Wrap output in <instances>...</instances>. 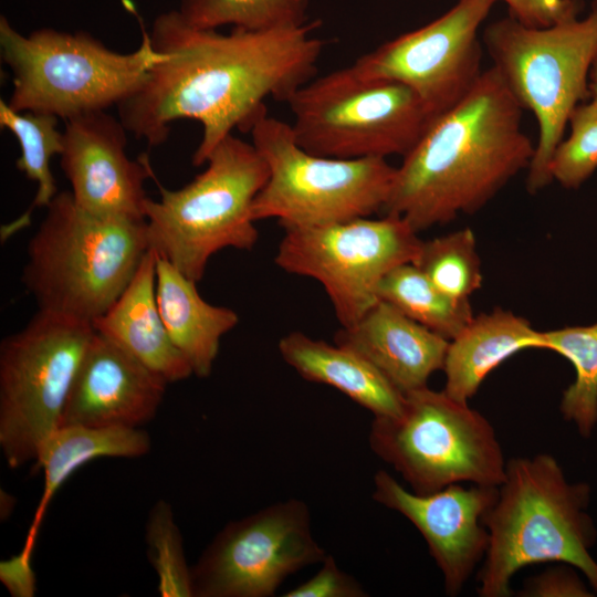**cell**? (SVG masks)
Returning <instances> with one entry per match:
<instances>
[{
	"label": "cell",
	"instance_id": "21",
	"mask_svg": "<svg viewBox=\"0 0 597 597\" xmlns=\"http://www.w3.org/2000/svg\"><path fill=\"white\" fill-rule=\"evenodd\" d=\"M283 360L300 376L336 388L374 417L397 415L401 394L373 364L354 349L291 332L279 342Z\"/></svg>",
	"mask_w": 597,
	"mask_h": 597
},
{
	"label": "cell",
	"instance_id": "34",
	"mask_svg": "<svg viewBox=\"0 0 597 597\" xmlns=\"http://www.w3.org/2000/svg\"><path fill=\"white\" fill-rule=\"evenodd\" d=\"M0 578L13 596H33L35 582L32 564L19 555L1 562Z\"/></svg>",
	"mask_w": 597,
	"mask_h": 597
},
{
	"label": "cell",
	"instance_id": "8",
	"mask_svg": "<svg viewBox=\"0 0 597 597\" xmlns=\"http://www.w3.org/2000/svg\"><path fill=\"white\" fill-rule=\"evenodd\" d=\"M368 442L417 494L462 482L500 486L505 479L504 454L488 419L428 386L404 394L397 415L374 417Z\"/></svg>",
	"mask_w": 597,
	"mask_h": 597
},
{
	"label": "cell",
	"instance_id": "3",
	"mask_svg": "<svg viewBox=\"0 0 597 597\" xmlns=\"http://www.w3.org/2000/svg\"><path fill=\"white\" fill-rule=\"evenodd\" d=\"M589 486L567 482L549 454L506 462L499 496L483 519L489 546L479 572V595L507 597L515 573L528 565L561 562L579 568L597 591L596 538L586 513Z\"/></svg>",
	"mask_w": 597,
	"mask_h": 597
},
{
	"label": "cell",
	"instance_id": "18",
	"mask_svg": "<svg viewBox=\"0 0 597 597\" xmlns=\"http://www.w3.org/2000/svg\"><path fill=\"white\" fill-rule=\"evenodd\" d=\"M335 342L364 356L406 394L426 387L443 368L450 341L378 301L356 323L342 327Z\"/></svg>",
	"mask_w": 597,
	"mask_h": 597
},
{
	"label": "cell",
	"instance_id": "4",
	"mask_svg": "<svg viewBox=\"0 0 597 597\" xmlns=\"http://www.w3.org/2000/svg\"><path fill=\"white\" fill-rule=\"evenodd\" d=\"M30 239L21 281L39 311L92 324L149 250L145 220L104 217L59 191Z\"/></svg>",
	"mask_w": 597,
	"mask_h": 597
},
{
	"label": "cell",
	"instance_id": "22",
	"mask_svg": "<svg viewBox=\"0 0 597 597\" xmlns=\"http://www.w3.org/2000/svg\"><path fill=\"white\" fill-rule=\"evenodd\" d=\"M542 332L511 311L495 308L473 316L472 321L449 342L443 370L444 391L468 402L483 380L499 365L516 353L542 348Z\"/></svg>",
	"mask_w": 597,
	"mask_h": 597
},
{
	"label": "cell",
	"instance_id": "12",
	"mask_svg": "<svg viewBox=\"0 0 597 597\" xmlns=\"http://www.w3.org/2000/svg\"><path fill=\"white\" fill-rule=\"evenodd\" d=\"M284 231L275 264L320 282L342 327L378 302L380 281L398 265L413 262L422 242L405 219L392 214Z\"/></svg>",
	"mask_w": 597,
	"mask_h": 597
},
{
	"label": "cell",
	"instance_id": "2",
	"mask_svg": "<svg viewBox=\"0 0 597 597\" xmlns=\"http://www.w3.org/2000/svg\"><path fill=\"white\" fill-rule=\"evenodd\" d=\"M523 111L495 67L484 70L402 157L381 212L419 232L480 210L532 161Z\"/></svg>",
	"mask_w": 597,
	"mask_h": 597
},
{
	"label": "cell",
	"instance_id": "1",
	"mask_svg": "<svg viewBox=\"0 0 597 597\" xmlns=\"http://www.w3.org/2000/svg\"><path fill=\"white\" fill-rule=\"evenodd\" d=\"M314 27L221 33L190 24L177 9L163 12L148 32L163 59L116 106L118 118L149 148L168 139L172 123L199 122L202 136L191 163L201 166L234 128L249 133L268 113V97L285 103L316 76L324 43Z\"/></svg>",
	"mask_w": 597,
	"mask_h": 597
},
{
	"label": "cell",
	"instance_id": "15",
	"mask_svg": "<svg viewBox=\"0 0 597 597\" xmlns=\"http://www.w3.org/2000/svg\"><path fill=\"white\" fill-rule=\"evenodd\" d=\"M499 496V486L460 483L437 492L406 490L388 472L374 476L373 499L408 519L427 542L442 573L446 593L461 591L476 565L485 557L489 532L483 519Z\"/></svg>",
	"mask_w": 597,
	"mask_h": 597
},
{
	"label": "cell",
	"instance_id": "5",
	"mask_svg": "<svg viewBox=\"0 0 597 597\" xmlns=\"http://www.w3.org/2000/svg\"><path fill=\"white\" fill-rule=\"evenodd\" d=\"M0 53L12 75L9 106L63 121L117 106L163 59L146 31L136 50L121 53L85 31L42 28L24 35L4 15Z\"/></svg>",
	"mask_w": 597,
	"mask_h": 597
},
{
	"label": "cell",
	"instance_id": "29",
	"mask_svg": "<svg viewBox=\"0 0 597 597\" xmlns=\"http://www.w3.org/2000/svg\"><path fill=\"white\" fill-rule=\"evenodd\" d=\"M148 559L158 577L161 597H193L191 567L184 551L181 532L171 505L158 500L150 509L145 527Z\"/></svg>",
	"mask_w": 597,
	"mask_h": 597
},
{
	"label": "cell",
	"instance_id": "11",
	"mask_svg": "<svg viewBox=\"0 0 597 597\" xmlns=\"http://www.w3.org/2000/svg\"><path fill=\"white\" fill-rule=\"evenodd\" d=\"M92 324L39 311L0 344V448L7 464L35 462L61 426Z\"/></svg>",
	"mask_w": 597,
	"mask_h": 597
},
{
	"label": "cell",
	"instance_id": "6",
	"mask_svg": "<svg viewBox=\"0 0 597 597\" xmlns=\"http://www.w3.org/2000/svg\"><path fill=\"white\" fill-rule=\"evenodd\" d=\"M206 165L179 189L158 184L159 199L148 197L145 205L149 249L196 282L218 251L255 245L252 205L269 177L254 145L233 134L217 145Z\"/></svg>",
	"mask_w": 597,
	"mask_h": 597
},
{
	"label": "cell",
	"instance_id": "10",
	"mask_svg": "<svg viewBox=\"0 0 597 597\" xmlns=\"http://www.w3.org/2000/svg\"><path fill=\"white\" fill-rule=\"evenodd\" d=\"M249 133L269 167V177L252 205L255 222L276 219L286 230L383 211L396 171L387 158L312 154L296 143L291 124L268 113Z\"/></svg>",
	"mask_w": 597,
	"mask_h": 597
},
{
	"label": "cell",
	"instance_id": "16",
	"mask_svg": "<svg viewBox=\"0 0 597 597\" xmlns=\"http://www.w3.org/2000/svg\"><path fill=\"white\" fill-rule=\"evenodd\" d=\"M127 129L106 111L64 121L62 171L74 201L104 217L145 220V180L153 177L148 158L126 154Z\"/></svg>",
	"mask_w": 597,
	"mask_h": 597
},
{
	"label": "cell",
	"instance_id": "32",
	"mask_svg": "<svg viewBox=\"0 0 597 597\" xmlns=\"http://www.w3.org/2000/svg\"><path fill=\"white\" fill-rule=\"evenodd\" d=\"M511 18L520 23L545 28L576 18L582 8V0H503Z\"/></svg>",
	"mask_w": 597,
	"mask_h": 597
},
{
	"label": "cell",
	"instance_id": "24",
	"mask_svg": "<svg viewBox=\"0 0 597 597\" xmlns=\"http://www.w3.org/2000/svg\"><path fill=\"white\" fill-rule=\"evenodd\" d=\"M59 119L50 114L18 112L0 101V126L15 136L20 147L15 166L36 184L30 207L14 221L1 227V241L27 228L33 210L45 208L59 193L51 169L52 158L60 156L63 149V130L59 129Z\"/></svg>",
	"mask_w": 597,
	"mask_h": 597
},
{
	"label": "cell",
	"instance_id": "35",
	"mask_svg": "<svg viewBox=\"0 0 597 597\" xmlns=\"http://www.w3.org/2000/svg\"><path fill=\"white\" fill-rule=\"evenodd\" d=\"M589 98L597 101V55L591 64L588 77Z\"/></svg>",
	"mask_w": 597,
	"mask_h": 597
},
{
	"label": "cell",
	"instance_id": "13",
	"mask_svg": "<svg viewBox=\"0 0 597 597\" xmlns=\"http://www.w3.org/2000/svg\"><path fill=\"white\" fill-rule=\"evenodd\" d=\"M326 556L305 502L281 501L228 523L191 567L193 597H270Z\"/></svg>",
	"mask_w": 597,
	"mask_h": 597
},
{
	"label": "cell",
	"instance_id": "23",
	"mask_svg": "<svg viewBox=\"0 0 597 597\" xmlns=\"http://www.w3.org/2000/svg\"><path fill=\"white\" fill-rule=\"evenodd\" d=\"M149 434L140 428L60 426L43 444L34 467L43 471V489L20 556L31 562L45 512L61 485L82 465L98 458H139L149 452Z\"/></svg>",
	"mask_w": 597,
	"mask_h": 597
},
{
	"label": "cell",
	"instance_id": "14",
	"mask_svg": "<svg viewBox=\"0 0 597 597\" xmlns=\"http://www.w3.org/2000/svg\"><path fill=\"white\" fill-rule=\"evenodd\" d=\"M498 1L458 0L438 19L380 44L352 65L365 77L408 86L434 119L458 104L480 78L478 31Z\"/></svg>",
	"mask_w": 597,
	"mask_h": 597
},
{
	"label": "cell",
	"instance_id": "31",
	"mask_svg": "<svg viewBox=\"0 0 597 597\" xmlns=\"http://www.w3.org/2000/svg\"><path fill=\"white\" fill-rule=\"evenodd\" d=\"M366 591L350 575L343 572L333 556L326 555L314 576L286 591L284 597H363Z\"/></svg>",
	"mask_w": 597,
	"mask_h": 597
},
{
	"label": "cell",
	"instance_id": "26",
	"mask_svg": "<svg viewBox=\"0 0 597 597\" xmlns=\"http://www.w3.org/2000/svg\"><path fill=\"white\" fill-rule=\"evenodd\" d=\"M541 338V349L562 355L575 368V380L563 394L561 410L587 437L597 422V323L542 332Z\"/></svg>",
	"mask_w": 597,
	"mask_h": 597
},
{
	"label": "cell",
	"instance_id": "30",
	"mask_svg": "<svg viewBox=\"0 0 597 597\" xmlns=\"http://www.w3.org/2000/svg\"><path fill=\"white\" fill-rule=\"evenodd\" d=\"M569 134L561 140L549 161L552 181L578 188L597 169V101L578 104L568 119Z\"/></svg>",
	"mask_w": 597,
	"mask_h": 597
},
{
	"label": "cell",
	"instance_id": "19",
	"mask_svg": "<svg viewBox=\"0 0 597 597\" xmlns=\"http://www.w3.org/2000/svg\"><path fill=\"white\" fill-rule=\"evenodd\" d=\"M156 252L149 249L126 289L92 326L170 384L193 373L161 318L156 298Z\"/></svg>",
	"mask_w": 597,
	"mask_h": 597
},
{
	"label": "cell",
	"instance_id": "20",
	"mask_svg": "<svg viewBox=\"0 0 597 597\" xmlns=\"http://www.w3.org/2000/svg\"><path fill=\"white\" fill-rule=\"evenodd\" d=\"M157 255L156 298L166 329L193 375L211 374L221 338L239 323L232 308L208 303L187 277L167 259Z\"/></svg>",
	"mask_w": 597,
	"mask_h": 597
},
{
	"label": "cell",
	"instance_id": "33",
	"mask_svg": "<svg viewBox=\"0 0 597 597\" xmlns=\"http://www.w3.org/2000/svg\"><path fill=\"white\" fill-rule=\"evenodd\" d=\"M525 593L527 596H589L580 582L567 570L555 568L531 579Z\"/></svg>",
	"mask_w": 597,
	"mask_h": 597
},
{
	"label": "cell",
	"instance_id": "25",
	"mask_svg": "<svg viewBox=\"0 0 597 597\" xmlns=\"http://www.w3.org/2000/svg\"><path fill=\"white\" fill-rule=\"evenodd\" d=\"M377 297L448 341L474 316L469 300L447 295L412 262L387 273L378 285Z\"/></svg>",
	"mask_w": 597,
	"mask_h": 597
},
{
	"label": "cell",
	"instance_id": "7",
	"mask_svg": "<svg viewBox=\"0 0 597 597\" xmlns=\"http://www.w3.org/2000/svg\"><path fill=\"white\" fill-rule=\"evenodd\" d=\"M493 67L523 109L533 113L538 137L527 168L526 189L535 193L552 182L549 161L564 138L575 107L589 96L588 77L597 55V0L588 15L545 28L507 17L482 35Z\"/></svg>",
	"mask_w": 597,
	"mask_h": 597
},
{
	"label": "cell",
	"instance_id": "28",
	"mask_svg": "<svg viewBox=\"0 0 597 597\" xmlns=\"http://www.w3.org/2000/svg\"><path fill=\"white\" fill-rule=\"evenodd\" d=\"M412 263L455 300H469L482 284L476 241L469 228L422 241Z\"/></svg>",
	"mask_w": 597,
	"mask_h": 597
},
{
	"label": "cell",
	"instance_id": "17",
	"mask_svg": "<svg viewBox=\"0 0 597 597\" xmlns=\"http://www.w3.org/2000/svg\"><path fill=\"white\" fill-rule=\"evenodd\" d=\"M167 385L161 376L94 331L61 426L140 428L156 416Z\"/></svg>",
	"mask_w": 597,
	"mask_h": 597
},
{
	"label": "cell",
	"instance_id": "9",
	"mask_svg": "<svg viewBox=\"0 0 597 597\" xmlns=\"http://www.w3.org/2000/svg\"><path fill=\"white\" fill-rule=\"evenodd\" d=\"M285 103L296 143L332 158L404 157L433 121L411 88L353 65L314 76Z\"/></svg>",
	"mask_w": 597,
	"mask_h": 597
},
{
	"label": "cell",
	"instance_id": "27",
	"mask_svg": "<svg viewBox=\"0 0 597 597\" xmlns=\"http://www.w3.org/2000/svg\"><path fill=\"white\" fill-rule=\"evenodd\" d=\"M307 8L308 0H180L177 10L199 28L262 31L304 25Z\"/></svg>",
	"mask_w": 597,
	"mask_h": 597
}]
</instances>
